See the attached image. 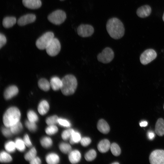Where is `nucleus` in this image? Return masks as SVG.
I'll return each instance as SVG.
<instances>
[{
	"label": "nucleus",
	"mask_w": 164,
	"mask_h": 164,
	"mask_svg": "<svg viewBox=\"0 0 164 164\" xmlns=\"http://www.w3.org/2000/svg\"><path fill=\"white\" fill-rule=\"evenodd\" d=\"M106 29L110 36L114 39H118L124 35L125 29L123 24L118 18L109 19L106 25Z\"/></svg>",
	"instance_id": "f257e3e1"
},
{
	"label": "nucleus",
	"mask_w": 164,
	"mask_h": 164,
	"mask_svg": "<svg viewBox=\"0 0 164 164\" xmlns=\"http://www.w3.org/2000/svg\"><path fill=\"white\" fill-rule=\"evenodd\" d=\"M62 85L61 88L63 94L66 96L73 94L77 86L76 77L71 74L65 76L62 79Z\"/></svg>",
	"instance_id": "f03ea898"
},
{
	"label": "nucleus",
	"mask_w": 164,
	"mask_h": 164,
	"mask_svg": "<svg viewBox=\"0 0 164 164\" xmlns=\"http://www.w3.org/2000/svg\"><path fill=\"white\" fill-rule=\"evenodd\" d=\"M21 113L16 107H12L9 108L5 113L3 121L5 126L10 127L19 121Z\"/></svg>",
	"instance_id": "7ed1b4c3"
},
{
	"label": "nucleus",
	"mask_w": 164,
	"mask_h": 164,
	"mask_svg": "<svg viewBox=\"0 0 164 164\" xmlns=\"http://www.w3.org/2000/svg\"><path fill=\"white\" fill-rule=\"evenodd\" d=\"M54 37V34L52 32H48L45 33L36 40V46L41 50L46 49Z\"/></svg>",
	"instance_id": "20e7f679"
},
{
	"label": "nucleus",
	"mask_w": 164,
	"mask_h": 164,
	"mask_svg": "<svg viewBox=\"0 0 164 164\" xmlns=\"http://www.w3.org/2000/svg\"><path fill=\"white\" fill-rule=\"evenodd\" d=\"M66 18V13L61 10H56L48 16L49 21L55 25H60L63 22Z\"/></svg>",
	"instance_id": "39448f33"
},
{
	"label": "nucleus",
	"mask_w": 164,
	"mask_h": 164,
	"mask_svg": "<svg viewBox=\"0 0 164 164\" xmlns=\"http://www.w3.org/2000/svg\"><path fill=\"white\" fill-rule=\"evenodd\" d=\"M114 53L113 50L110 48L106 47L97 56L98 60L104 63H108L113 59Z\"/></svg>",
	"instance_id": "423d86ee"
},
{
	"label": "nucleus",
	"mask_w": 164,
	"mask_h": 164,
	"mask_svg": "<svg viewBox=\"0 0 164 164\" xmlns=\"http://www.w3.org/2000/svg\"><path fill=\"white\" fill-rule=\"evenodd\" d=\"M60 49L61 45L59 41L57 39L54 38L46 50L48 55L53 56L57 55L60 51Z\"/></svg>",
	"instance_id": "0eeeda50"
},
{
	"label": "nucleus",
	"mask_w": 164,
	"mask_h": 164,
	"mask_svg": "<svg viewBox=\"0 0 164 164\" xmlns=\"http://www.w3.org/2000/svg\"><path fill=\"white\" fill-rule=\"evenodd\" d=\"M149 160L151 164H164V150H156L152 152Z\"/></svg>",
	"instance_id": "6e6552de"
},
{
	"label": "nucleus",
	"mask_w": 164,
	"mask_h": 164,
	"mask_svg": "<svg viewBox=\"0 0 164 164\" xmlns=\"http://www.w3.org/2000/svg\"><path fill=\"white\" fill-rule=\"evenodd\" d=\"M157 56L156 52L152 49L145 50L141 55L140 61L143 64L146 65L155 59Z\"/></svg>",
	"instance_id": "1a4fd4ad"
},
{
	"label": "nucleus",
	"mask_w": 164,
	"mask_h": 164,
	"mask_svg": "<svg viewBox=\"0 0 164 164\" xmlns=\"http://www.w3.org/2000/svg\"><path fill=\"white\" fill-rule=\"evenodd\" d=\"M94 31L93 27L88 24H81L77 29L78 34L83 37L91 36L94 33Z\"/></svg>",
	"instance_id": "9d476101"
},
{
	"label": "nucleus",
	"mask_w": 164,
	"mask_h": 164,
	"mask_svg": "<svg viewBox=\"0 0 164 164\" xmlns=\"http://www.w3.org/2000/svg\"><path fill=\"white\" fill-rule=\"evenodd\" d=\"M36 19L35 15L33 14H27L21 17L18 20V24L20 26H24L35 21Z\"/></svg>",
	"instance_id": "9b49d317"
},
{
	"label": "nucleus",
	"mask_w": 164,
	"mask_h": 164,
	"mask_svg": "<svg viewBox=\"0 0 164 164\" xmlns=\"http://www.w3.org/2000/svg\"><path fill=\"white\" fill-rule=\"evenodd\" d=\"M18 92V89L16 86H10L5 90L4 94V98L6 100L10 99L16 95Z\"/></svg>",
	"instance_id": "f8f14e48"
},
{
	"label": "nucleus",
	"mask_w": 164,
	"mask_h": 164,
	"mask_svg": "<svg viewBox=\"0 0 164 164\" xmlns=\"http://www.w3.org/2000/svg\"><path fill=\"white\" fill-rule=\"evenodd\" d=\"M22 2L25 7L31 9H38L42 5L40 0H22Z\"/></svg>",
	"instance_id": "ddd939ff"
},
{
	"label": "nucleus",
	"mask_w": 164,
	"mask_h": 164,
	"mask_svg": "<svg viewBox=\"0 0 164 164\" xmlns=\"http://www.w3.org/2000/svg\"><path fill=\"white\" fill-rule=\"evenodd\" d=\"M151 9L148 5L142 6L137 10L136 13L138 16L144 18L148 16L151 14Z\"/></svg>",
	"instance_id": "4468645a"
},
{
	"label": "nucleus",
	"mask_w": 164,
	"mask_h": 164,
	"mask_svg": "<svg viewBox=\"0 0 164 164\" xmlns=\"http://www.w3.org/2000/svg\"><path fill=\"white\" fill-rule=\"evenodd\" d=\"M81 155L79 151L75 150L71 151L69 153L68 158L70 162L72 164L78 162L80 159Z\"/></svg>",
	"instance_id": "2eb2a0df"
},
{
	"label": "nucleus",
	"mask_w": 164,
	"mask_h": 164,
	"mask_svg": "<svg viewBox=\"0 0 164 164\" xmlns=\"http://www.w3.org/2000/svg\"><path fill=\"white\" fill-rule=\"evenodd\" d=\"M111 145L110 142L107 139L101 140L97 145L99 151L101 153L107 152L110 148Z\"/></svg>",
	"instance_id": "dca6fc26"
},
{
	"label": "nucleus",
	"mask_w": 164,
	"mask_h": 164,
	"mask_svg": "<svg viewBox=\"0 0 164 164\" xmlns=\"http://www.w3.org/2000/svg\"><path fill=\"white\" fill-rule=\"evenodd\" d=\"M97 128L101 133L106 134L110 131V127L108 123L104 119H101L98 122Z\"/></svg>",
	"instance_id": "f3484780"
},
{
	"label": "nucleus",
	"mask_w": 164,
	"mask_h": 164,
	"mask_svg": "<svg viewBox=\"0 0 164 164\" xmlns=\"http://www.w3.org/2000/svg\"><path fill=\"white\" fill-rule=\"evenodd\" d=\"M51 87L54 91H57L61 89L62 85V81L57 77H54L50 80Z\"/></svg>",
	"instance_id": "a211bd4d"
},
{
	"label": "nucleus",
	"mask_w": 164,
	"mask_h": 164,
	"mask_svg": "<svg viewBox=\"0 0 164 164\" xmlns=\"http://www.w3.org/2000/svg\"><path fill=\"white\" fill-rule=\"evenodd\" d=\"M155 131L159 136H162L164 135V121L163 119L160 118L157 121L155 124Z\"/></svg>",
	"instance_id": "6ab92c4d"
},
{
	"label": "nucleus",
	"mask_w": 164,
	"mask_h": 164,
	"mask_svg": "<svg viewBox=\"0 0 164 164\" xmlns=\"http://www.w3.org/2000/svg\"><path fill=\"white\" fill-rule=\"evenodd\" d=\"M49 108V105L47 101L43 100L39 103L38 107V110L40 114L43 115L47 113Z\"/></svg>",
	"instance_id": "aec40b11"
},
{
	"label": "nucleus",
	"mask_w": 164,
	"mask_h": 164,
	"mask_svg": "<svg viewBox=\"0 0 164 164\" xmlns=\"http://www.w3.org/2000/svg\"><path fill=\"white\" fill-rule=\"evenodd\" d=\"M47 163L49 164H56L59 163L60 158L59 156L56 154L51 153L48 154L46 158Z\"/></svg>",
	"instance_id": "412c9836"
},
{
	"label": "nucleus",
	"mask_w": 164,
	"mask_h": 164,
	"mask_svg": "<svg viewBox=\"0 0 164 164\" xmlns=\"http://www.w3.org/2000/svg\"><path fill=\"white\" fill-rule=\"evenodd\" d=\"M38 85L41 89L45 91H49L51 87L50 82L45 78H41L39 80Z\"/></svg>",
	"instance_id": "4be33fe9"
},
{
	"label": "nucleus",
	"mask_w": 164,
	"mask_h": 164,
	"mask_svg": "<svg viewBox=\"0 0 164 164\" xmlns=\"http://www.w3.org/2000/svg\"><path fill=\"white\" fill-rule=\"evenodd\" d=\"M16 22V18L14 17H7L4 18L2 22L3 26L9 28L12 26Z\"/></svg>",
	"instance_id": "5701e85b"
},
{
	"label": "nucleus",
	"mask_w": 164,
	"mask_h": 164,
	"mask_svg": "<svg viewBox=\"0 0 164 164\" xmlns=\"http://www.w3.org/2000/svg\"><path fill=\"white\" fill-rule=\"evenodd\" d=\"M81 138L80 133L72 129L71 135L70 138V143L73 144L75 143H77L80 142Z\"/></svg>",
	"instance_id": "b1692460"
},
{
	"label": "nucleus",
	"mask_w": 164,
	"mask_h": 164,
	"mask_svg": "<svg viewBox=\"0 0 164 164\" xmlns=\"http://www.w3.org/2000/svg\"><path fill=\"white\" fill-rule=\"evenodd\" d=\"M36 149L32 147L25 154V159L26 160L30 161L36 156Z\"/></svg>",
	"instance_id": "393cba45"
},
{
	"label": "nucleus",
	"mask_w": 164,
	"mask_h": 164,
	"mask_svg": "<svg viewBox=\"0 0 164 164\" xmlns=\"http://www.w3.org/2000/svg\"><path fill=\"white\" fill-rule=\"evenodd\" d=\"M11 156L7 152L2 151L0 154V161L2 162H8L12 160Z\"/></svg>",
	"instance_id": "a878e982"
},
{
	"label": "nucleus",
	"mask_w": 164,
	"mask_h": 164,
	"mask_svg": "<svg viewBox=\"0 0 164 164\" xmlns=\"http://www.w3.org/2000/svg\"><path fill=\"white\" fill-rule=\"evenodd\" d=\"M52 141L51 138L49 137H45L40 140V143L42 146L46 148L50 147L52 145Z\"/></svg>",
	"instance_id": "bb28decb"
},
{
	"label": "nucleus",
	"mask_w": 164,
	"mask_h": 164,
	"mask_svg": "<svg viewBox=\"0 0 164 164\" xmlns=\"http://www.w3.org/2000/svg\"><path fill=\"white\" fill-rule=\"evenodd\" d=\"M9 127L12 134H17L22 130V126L19 121Z\"/></svg>",
	"instance_id": "cd10ccee"
},
{
	"label": "nucleus",
	"mask_w": 164,
	"mask_h": 164,
	"mask_svg": "<svg viewBox=\"0 0 164 164\" xmlns=\"http://www.w3.org/2000/svg\"><path fill=\"white\" fill-rule=\"evenodd\" d=\"M15 142L16 149L18 150L20 152L24 151L26 145L23 140L20 138H17L15 139Z\"/></svg>",
	"instance_id": "c85d7f7f"
},
{
	"label": "nucleus",
	"mask_w": 164,
	"mask_h": 164,
	"mask_svg": "<svg viewBox=\"0 0 164 164\" xmlns=\"http://www.w3.org/2000/svg\"><path fill=\"white\" fill-rule=\"evenodd\" d=\"M59 147L60 151L65 154H69L72 151L71 146L67 143H61L60 144Z\"/></svg>",
	"instance_id": "c756f323"
},
{
	"label": "nucleus",
	"mask_w": 164,
	"mask_h": 164,
	"mask_svg": "<svg viewBox=\"0 0 164 164\" xmlns=\"http://www.w3.org/2000/svg\"><path fill=\"white\" fill-rule=\"evenodd\" d=\"M110 149L112 154L115 156H118L121 154L120 148L118 145L115 143H113L111 145Z\"/></svg>",
	"instance_id": "7c9ffc66"
},
{
	"label": "nucleus",
	"mask_w": 164,
	"mask_h": 164,
	"mask_svg": "<svg viewBox=\"0 0 164 164\" xmlns=\"http://www.w3.org/2000/svg\"><path fill=\"white\" fill-rule=\"evenodd\" d=\"M96 155L95 151L92 149L89 151L85 154L84 158L87 161H90L94 159L96 157Z\"/></svg>",
	"instance_id": "2f4dec72"
},
{
	"label": "nucleus",
	"mask_w": 164,
	"mask_h": 164,
	"mask_svg": "<svg viewBox=\"0 0 164 164\" xmlns=\"http://www.w3.org/2000/svg\"><path fill=\"white\" fill-rule=\"evenodd\" d=\"M5 148L8 152H13L16 149L15 142L12 141L8 142L5 145Z\"/></svg>",
	"instance_id": "473e14b6"
},
{
	"label": "nucleus",
	"mask_w": 164,
	"mask_h": 164,
	"mask_svg": "<svg viewBox=\"0 0 164 164\" xmlns=\"http://www.w3.org/2000/svg\"><path fill=\"white\" fill-rule=\"evenodd\" d=\"M27 116L28 120L30 121L36 122L38 121L37 114L32 110H30L28 112Z\"/></svg>",
	"instance_id": "72a5a7b5"
},
{
	"label": "nucleus",
	"mask_w": 164,
	"mask_h": 164,
	"mask_svg": "<svg viewBox=\"0 0 164 164\" xmlns=\"http://www.w3.org/2000/svg\"><path fill=\"white\" fill-rule=\"evenodd\" d=\"M58 131V128L55 125H49L45 129L46 133L50 135L55 134Z\"/></svg>",
	"instance_id": "f704fd0d"
},
{
	"label": "nucleus",
	"mask_w": 164,
	"mask_h": 164,
	"mask_svg": "<svg viewBox=\"0 0 164 164\" xmlns=\"http://www.w3.org/2000/svg\"><path fill=\"white\" fill-rule=\"evenodd\" d=\"M58 117L56 115L48 117L46 120V122L49 125H55L58 123Z\"/></svg>",
	"instance_id": "c9c22d12"
},
{
	"label": "nucleus",
	"mask_w": 164,
	"mask_h": 164,
	"mask_svg": "<svg viewBox=\"0 0 164 164\" xmlns=\"http://www.w3.org/2000/svg\"><path fill=\"white\" fill-rule=\"evenodd\" d=\"M25 124L27 128L30 131L34 132L36 131L37 126L35 122L30 121L28 120L26 121Z\"/></svg>",
	"instance_id": "e433bc0d"
},
{
	"label": "nucleus",
	"mask_w": 164,
	"mask_h": 164,
	"mask_svg": "<svg viewBox=\"0 0 164 164\" xmlns=\"http://www.w3.org/2000/svg\"><path fill=\"white\" fill-rule=\"evenodd\" d=\"M72 129H69L64 131L61 134V137L63 139L66 140L70 138L72 134Z\"/></svg>",
	"instance_id": "4c0bfd02"
},
{
	"label": "nucleus",
	"mask_w": 164,
	"mask_h": 164,
	"mask_svg": "<svg viewBox=\"0 0 164 164\" xmlns=\"http://www.w3.org/2000/svg\"><path fill=\"white\" fill-rule=\"evenodd\" d=\"M58 123L63 127H69L71 126L70 122L68 120L64 118H59Z\"/></svg>",
	"instance_id": "58836bf2"
},
{
	"label": "nucleus",
	"mask_w": 164,
	"mask_h": 164,
	"mask_svg": "<svg viewBox=\"0 0 164 164\" xmlns=\"http://www.w3.org/2000/svg\"><path fill=\"white\" fill-rule=\"evenodd\" d=\"M5 127V128H3L2 129V133L6 137H10L12 135V133L11 131L10 127Z\"/></svg>",
	"instance_id": "ea45409f"
},
{
	"label": "nucleus",
	"mask_w": 164,
	"mask_h": 164,
	"mask_svg": "<svg viewBox=\"0 0 164 164\" xmlns=\"http://www.w3.org/2000/svg\"><path fill=\"white\" fill-rule=\"evenodd\" d=\"M80 142L82 146H87L90 144L91 140L89 137H84L81 138Z\"/></svg>",
	"instance_id": "a19ab883"
},
{
	"label": "nucleus",
	"mask_w": 164,
	"mask_h": 164,
	"mask_svg": "<svg viewBox=\"0 0 164 164\" xmlns=\"http://www.w3.org/2000/svg\"><path fill=\"white\" fill-rule=\"evenodd\" d=\"M23 140L26 145L28 147H30L32 145V144L28 135L26 134L24 135Z\"/></svg>",
	"instance_id": "79ce46f5"
},
{
	"label": "nucleus",
	"mask_w": 164,
	"mask_h": 164,
	"mask_svg": "<svg viewBox=\"0 0 164 164\" xmlns=\"http://www.w3.org/2000/svg\"><path fill=\"white\" fill-rule=\"evenodd\" d=\"M6 39L5 36L2 33L0 34V47L1 48L6 43Z\"/></svg>",
	"instance_id": "37998d69"
},
{
	"label": "nucleus",
	"mask_w": 164,
	"mask_h": 164,
	"mask_svg": "<svg viewBox=\"0 0 164 164\" xmlns=\"http://www.w3.org/2000/svg\"><path fill=\"white\" fill-rule=\"evenodd\" d=\"M30 163L31 164H40L41 163V160L39 158L36 156L30 161Z\"/></svg>",
	"instance_id": "c03bdc74"
},
{
	"label": "nucleus",
	"mask_w": 164,
	"mask_h": 164,
	"mask_svg": "<svg viewBox=\"0 0 164 164\" xmlns=\"http://www.w3.org/2000/svg\"><path fill=\"white\" fill-rule=\"evenodd\" d=\"M147 136L149 139L152 140L154 138L155 134L153 132L150 131L148 132Z\"/></svg>",
	"instance_id": "a18cd8bd"
},
{
	"label": "nucleus",
	"mask_w": 164,
	"mask_h": 164,
	"mask_svg": "<svg viewBox=\"0 0 164 164\" xmlns=\"http://www.w3.org/2000/svg\"><path fill=\"white\" fill-rule=\"evenodd\" d=\"M139 125L141 127H145L147 125L148 122L146 121H143L140 122Z\"/></svg>",
	"instance_id": "49530a36"
},
{
	"label": "nucleus",
	"mask_w": 164,
	"mask_h": 164,
	"mask_svg": "<svg viewBox=\"0 0 164 164\" xmlns=\"http://www.w3.org/2000/svg\"><path fill=\"white\" fill-rule=\"evenodd\" d=\"M119 163L118 162H113V163H112V164H119Z\"/></svg>",
	"instance_id": "de8ad7c7"
},
{
	"label": "nucleus",
	"mask_w": 164,
	"mask_h": 164,
	"mask_svg": "<svg viewBox=\"0 0 164 164\" xmlns=\"http://www.w3.org/2000/svg\"><path fill=\"white\" fill-rule=\"evenodd\" d=\"M162 19H163V21H164V13L162 16Z\"/></svg>",
	"instance_id": "09e8293b"
},
{
	"label": "nucleus",
	"mask_w": 164,
	"mask_h": 164,
	"mask_svg": "<svg viewBox=\"0 0 164 164\" xmlns=\"http://www.w3.org/2000/svg\"></svg>",
	"instance_id": "8fccbe9b"
},
{
	"label": "nucleus",
	"mask_w": 164,
	"mask_h": 164,
	"mask_svg": "<svg viewBox=\"0 0 164 164\" xmlns=\"http://www.w3.org/2000/svg\"></svg>",
	"instance_id": "3c124183"
}]
</instances>
